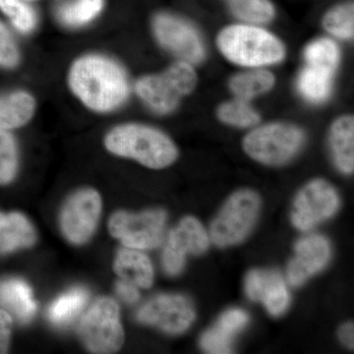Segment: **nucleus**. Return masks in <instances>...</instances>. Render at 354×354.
Here are the masks:
<instances>
[{
	"label": "nucleus",
	"mask_w": 354,
	"mask_h": 354,
	"mask_svg": "<svg viewBox=\"0 0 354 354\" xmlns=\"http://www.w3.org/2000/svg\"><path fill=\"white\" fill-rule=\"evenodd\" d=\"M68 82L78 99L99 113L120 108L129 95L127 72L118 62L104 55L78 58L70 68Z\"/></svg>",
	"instance_id": "f257e3e1"
},
{
	"label": "nucleus",
	"mask_w": 354,
	"mask_h": 354,
	"mask_svg": "<svg viewBox=\"0 0 354 354\" xmlns=\"http://www.w3.org/2000/svg\"><path fill=\"white\" fill-rule=\"evenodd\" d=\"M104 146L113 155L133 158L153 169L174 164L178 155L174 142L164 133L135 123L113 128L106 135Z\"/></svg>",
	"instance_id": "f03ea898"
},
{
	"label": "nucleus",
	"mask_w": 354,
	"mask_h": 354,
	"mask_svg": "<svg viewBox=\"0 0 354 354\" xmlns=\"http://www.w3.org/2000/svg\"><path fill=\"white\" fill-rule=\"evenodd\" d=\"M218 46L228 60L242 66L278 64L286 55L285 46L277 37L254 26L225 28L218 35Z\"/></svg>",
	"instance_id": "7ed1b4c3"
},
{
	"label": "nucleus",
	"mask_w": 354,
	"mask_h": 354,
	"mask_svg": "<svg viewBox=\"0 0 354 354\" xmlns=\"http://www.w3.org/2000/svg\"><path fill=\"white\" fill-rule=\"evenodd\" d=\"M197 85L195 70L188 62H176L160 75L145 76L136 84V92L144 102L158 113L174 111L184 95Z\"/></svg>",
	"instance_id": "20e7f679"
},
{
	"label": "nucleus",
	"mask_w": 354,
	"mask_h": 354,
	"mask_svg": "<svg viewBox=\"0 0 354 354\" xmlns=\"http://www.w3.org/2000/svg\"><path fill=\"white\" fill-rule=\"evenodd\" d=\"M79 337L92 353L108 354L120 351L124 342L120 307L109 297L97 299L79 324Z\"/></svg>",
	"instance_id": "39448f33"
},
{
	"label": "nucleus",
	"mask_w": 354,
	"mask_h": 354,
	"mask_svg": "<svg viewBox=\"0 0 354 354\" xmlns=\"http://www.w3.org/2000/svg\"><path fill=\"white\" fill-rule=\"evenodd\" d=\"M259 195L252 190L235 192L228 198L209 227L212 241L218 247L234 245L252 230L259 213Z\"/></svg>",
	"instance_id": "423d86ee"
},
{
	"label": "nucleus",
	"mask_w": 354,
	"mask_h": 354,
	"mask_svg": "<svg viewBox=\"0 0 354 354\" xmlns=\"http://www.w3.org/2000/svg\"><path fill=\"white\" fill-rule=\"evenodd\" d=\"M304 142L299 128L285 123H272L256 128L243 141L249 157L266 165L285 164L297 155Z\"/></svg>",
	"instance_id": "0eeeda50"
},
{
	"label": "nucleus",
	"mask_w": 354,
	"mask_h": 354,
	"mask_svg": "<svg viewBox=\"0 0 354 354\" xmlns=\"http://www.w3.org/2000/svg\"><path fill=\"white\" fill-rule=\"evenodd\" d=\"M167 213L149 209L139 214L118 211L109 221V230L127 248L151 250L164 241Z\"/></svg>",
	"instance_id": "6e6552de"
},
{
	"label": "nucleus",
	"mask_w": 354,
	"mask_h": 354,
	"mask_svg": "<svg viewBox=\"0 0 354 354\" xmlns=\"http://www.w3.org/2000/svg\"><path fill=\"white\" fill-rule=\"evenodd\" d=\"M101 195L92 188H84L67 198L59 214V227L67 241L82 245L94 235L101 218Z\"/></svg>",
	"instance_id": "1a4fd4ad"
},
{
	"label": "nucleus",
	"mask_w": 354,
	"mask_h": 354,
	"mask_svg": "<svg viewBox=\"0 0 354 354\" xmlns=\"http://www.w3.org/2000/svg\"><path fill=\"white\" fill-rule=\"evenodd\" d=\"M339 194L329 183L315 179L304 186L295 197L291 211V221L302 232L312 230L337 213Z\"/></svg>",
	"instance_id": "9d476101"
},
{
	"label": "nucleus",
	"mask_w": 354,
	"mask_h": 354,
	"mask_svg": "<svg viewBox=\"0 0 354 354\" xmlns=\"http://www.w3.org/2000/svg\"><path fill=\"white\" fill-rule=\"evenodd\" d=\"M195 317L192 302L180 295H158L142 305L136 314L138 322L171 335L183 334L189 329Z\"/></svg>",
	"instance_id": "9b49d317"
},
{
	"label": "nucleus",
	"mask_w": 354,
	"mask_h": 354,
	"mask_svg": "<svg viewBox=\"0 0 354 354\" xmlns=\"http://www.w3.org/2000/svg\"><path fill=\"white\" fill-rule=\"evenodd\" d=\"M209 247L206 230L197 218L186 216L169 232L162 251V267L169 276L183 271L187 254L204 253Z\"/></svg>",
	"instance_id": "f8f14e48"
},
{
	"label": "nucleus",
	"mask_w": 354,
	"mask_h": 354,
	"mask_svg": "<svg viewBox=\"0 0 354 354\" xmlns=\"http://www.w3.org/2000/svg\"><path fill=\"white\" fill-rule=\"evenodd\" d=\"M158 41L167 50L188 64H198L205 57V48L193 26L171 14H158L153 21Z\"/></svg>",
	"instance_id": "ddd939ff"
},
{
	"label": "nucleus",
	"mask_w": 354,
	"mask_h": 354,
	"mask_svg": "<svg viewBox=\"0 0 354 354\" xmlns=\"http://www.w3.org/2000/svg\"><path fill=\"white\" fill-rule=\"evenodd\" d=\"M295 255L286 269L288 283L293 286L304 285L312 276L327 266L332 254L330 242L322 235L302 237L295 247Z\"/></svg>",
	"instance_id": "4468645a"
},
{
	"label": "nucleus",
	"mask_w": 354,
	"mask_h": 354,
	"mask_svg": "<svg viewBox=\"0 0 354 354\" xmlns=\"http://www.w3.org/2000/svg\"><path fill=\"white\" fill-rule=\"evenodd\" d=\"M247 297L253 301H262L272 316L285 313L290 304V291L285 279L274 271L253 270L245 279Z\"/></svg>",
	"instance_id": "2eb2a0df"
},
{
	"label": "nucleus",
	"mask_w": 354,
	"mask_h": 354,
	"mask_svg": "<svg viewBox=\"0 0 354 354\" xmlns=\"http://www.w3.org/2000/svg\"><path fill=\"white\" fill-rule=\"evenodd\" d=\"M249 322V315L242 309H230L218 318L213 328L202 335L201 348L207 353H232L235 335L241 333Z\"/></svg>",
	"instance_id": "dca6fc26"
},
{
	"label": "nucleus",
	"mask_w": 354,
	"mask_h": 354,
	"mask_svg": "<svg viewBox=\"0 0 354 354\" xmlns=\"http://www.w3.org/2000/svg\"><path fill=\"white\" fill-rule=\"evenodd\" d=\"M36 241V230L27 216L16 212L0 213V254L29 248Z\"/></svg>",
	"instance_id": "f3484780"
},
{
	"label": "nucleus",
	"mask_w": 354,
	"mask_h": 354,
	"mask_svg": "<svg viewBox=\"0 0 354 354\" xmlns=\"http://www.w3.org/2000/svg\"><path fill=\"white\" fill-rule=\"evenodd\" d=\"M0 306L21 324L29 323L37 310L31 288L20 279L0 281Z\"/></svg>",
	"instance_id": "a211bd4d"
},
{
	"label": "nucleus",
	"mask_w": 354,
	"mask_h": 354,
	"mask_svg": "<svg viewBox=\"0 0 354 354\" xmlns=\"http://www.w3.org/2000/svg\"><path fill=\"white\" fill-rule=\"evenodd\" d=\"M114 272L124 281L142 288H149L153 283V268L148 256L136 249L118 251L113 264Z\"/></svg>",
	"instance_id": "6ab92c4d"
},
{
	"label": "nucleus",
	"mask_w": 354,
	"mask_h": 354,
	"mask_svg": "<svg viewBox=\"0 0 354 354\" xmlns=\"http://www.w3.org/2000/svg\"><path fill=\"white\" fill-rule=\"evenodd\" d=\"M36 102L29 93L17 91L0 95V128L11 130L24 127L34 115Z\"/></svg>",
	"instance_id": "aec40b11"
},
{
	"label": "nucleus",
	"mask_w": 354,
	"mask_h": 354,
	"mask_svg": "<svg viewBox=\"0 0 354 354\" xmlns=\"http://www.w3.org/2000/svg\"><path fill=\"white\" fill-rule=\"evenodd\" d=\"M330 147L335 165L344 174L354 169V120L353 116L339 118L330 129Z\"/></svg>",
	"instance_id": "412c9836"
},
{
	"label": "nucleus",
	"mask_w": 354,
	"mask_h": 354,
	"mask_svg": "<svg viewBox=\"0 0 354 354\" xmlns=\"http://www.w3.org/2000/svg\"><path fill=\"white\" fill-rule=\"evenodd\" d=\"M88 299V292L85 288H73L53 302L48 308V319L58 327L69 325L81 313Z\"/></svg>",
	"instance_id": "4be33fe9"
},
{
	"label": "nucleus",
	"mask_w": 354,
	"mask_h": 354,
	"mask_svg": "<svg viewBox=\"0 0 354 354\" xmlns=\"http://www.w3.org/2000/svg\"><path fill=\"white\" fill-rule=\"evenodd\" d=\"M274 77L267 70L244 72L232 77L230 86L237 99L248 102L271 90Z\"/></svg>",
	"instance_id": "5701e85b"
},
{
	"label": "nucleus",
	"mask_w": 354,
	"mask_h": 354,
	"mask_svg": "<svg viewBox=\"0 0 354 354\" xmlns=\"http://www.w3.org/2000/svg\"><path fill=\"white\" fill-rule=\"evenodd\" d=\"M333 76V72L307 65L298 76V90L310 102L325 101L330 95Z\"/></svg>",
	"instance_id": "b1692460"
},
{
	"label": "nucleus",
	"mask_w": 354,
	"mask_h": 354,
	"mask_svg": "<svg viewBox=\"0 0 354 354\" xmlns=\"http://www.w3.org/2000/svg\"><path fill=\"white\" fill-rule=\"evenodd\" d=\"M104 7V0H69L60 4L57 19L66 27H81L94 20Z\"/></svg>",
	"instance_id": "393cba45"
},
{
	"label": "nucleus",
	"mask_w": 354,
	"mask_h": 354,
	"mask_svg": "<svg viewBox=\"0 0 354 354\" xmlns=\"http://www.w3.org/2000/svg\"><path fill=\"white\" fill-rule=\"evenodd\" d=\"M339 48L330 39H320L313 41L305 48L304 58L309 66L318 67L335 73L339 64Z\"/></svg>",
	"instance_id": "a878e982"
},
{
	"label": "nucleus",
	"mask_w": 354,
	"mask_h": 354,
	"mask_svg": "<svg viewBox=\"0 0 354 354\" xmlns=\"http://www.w3.org/2000/svg\"><path fill=\"white\" fill-rule=\"evenodd\" d=\"M218 116L223 122L237 127H254L260 121L257 111L248 102L239 99L221 104Z\"/></svg>",
	"instance_id": "bb28decb"
},
{
	"label": "nucleus",
	"mask_w": 354,
	"mask_h": 354,
	"mask_svg": "<svg viewBox=\"0 0 354 354\" xmlns=\"http://www.w3.org/2000/svg\"><path fill=\"white\" fill-rule=\"evenodd\" d=\"M18 149L8 130L0 128V185L12 183L18 171Z\"/></svg>",
	"instance_id": "cd10ccee"
},
{
	"label": "nucleus",
	"mask_w": 354,
	"mask_h": 354,
	"mask_svg": "<svg viewBox=\"0 0 354 354\" xmlns=\"http://www.w3.org/2000/svg\"><path fill=\"white\" fill-rule=\"evenodd\" d=\"M0 10L21 32L28 34L36 27L38 21L36 11L25 0H0Z\"/></svg>",
	"instance_id": "c85d7f7f"
},
{
	"label": "nucleus",
	"mask_w": 354,
	"mask_h": 354,
	"mask_svg": "<svg viewBox=\"0 0 354 354\" xmlns=\"http://www.w3.org/2000/svg\"><path fill=\"white\" fill-rule=\"evenodd\" d=\"M324 28L337 38L353 37L354 7L353 3L344 4L332 9L323 20Z\"/></svg>",
	"instance_id": "c756f323"
},
{
	"label": "nucleus",
	"mask_w": 354,
	"mask_h": 354,
	"mask_svg": "<svg viewBox=\"0 0 354 354\" xmlns=\"http://www.w3.org/2000/svg\"><path fill=\"white\" fill-rule=\"evenodd\" d=\"M232 12L250 23H266L274 17V7L269 0H228Z\"/></svg>",
	"instance_id": "7c9ffc66"
},
{
	"label": "nucleus",
	"mask_w": 354,
	"mask_h": 354,
	"mask_svg": "<svg viewBox=\"0 0 354 354\" xmlns=\"http://www.w3.org/2000/svg\"><path fill=\"white\" fill-rule=\"evenodd\" d=\"M20 62V51L15 39L3 23L0 21V67L13 69Z\"/></svg>",
	"instance_id": "2f4dec72"
},
{
	"label": "nucleus",
	"mask_w": 354,
	"mask_h": 354,
	"mask_svg": "<svg viewBox=\"0 0 354 354\" xmlns=\"http://www.w3.org/2000/svg\"><path fill=\"white\" fill-rule=\"evenodd\" d=\"M12 316L0 308V354L8 353L12 332Z\"/></svg>",
	"instance_id": "473e14b6"
},
{
	"label": "nucleus",
	"mask_w": 354,
	"mask_h": 354,
	"mask_svg": "<svg viewBox=\"0 0 354 354\" xmlns=\"http://www.w3.org/2000/svg\"><path fill=\"white\" fill-rule=\"evenodd\" d=\"M115 290L121 299L127 304H136L140 299V292L137 290V286L129 283V281H124V279L118 281Z\"/></svg>",
	"instance_id": "72a5a7b5"
},
{
	"label": "nucleus",
	"mask_w": 354,
	"mask_h": 354,
	"mask_svg": "<svg viewBox=\"0 0 354 354\" xmlns=\"http://www.w3.org/2000/svg\"><path fill=\"white\" fill-rule=\"evenodd\" d=\"M339 337L344 346L348 348H354V328L353 323H346L339 330Z\"/></svg>",
	"instance_id": "f704fd0d"
},
{
	"label": "nucleus",
	"mask_w": 354,
	"mask_h": 354,
	"mask_svg": "<svg viewBox=\"0 0 354 354\" xmlns=\"http://www.w3.org/2000/svg\"><path fill=\"white\" fill-rule=\"evenodd\" d=\"M25 1L34 2V1H39V0H25Z\"/></svg>",
	"instance_id": "c9c22d12"
}]
</instances>
